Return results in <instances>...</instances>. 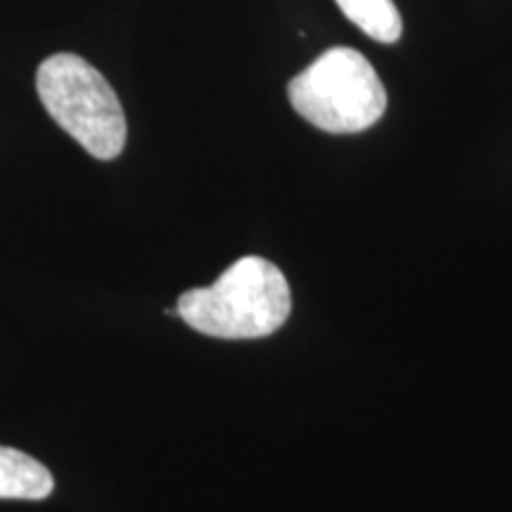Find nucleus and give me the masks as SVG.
Listing matches in <instances>:
<instances>
[{
    "instance_id": "3",
    "label": "nucleus",
    "mask_w": 512,
    "mask_h": 512,
    "mask_svg": "<svg viewBox=\"0 0 512 512\" xmlns=\"http://www.w3.org/2000/svg\"><path fill=\"white\" fill-rule=\"evenodd\" d=\"M292 107L328 133H361L387 110V91L375 67L354 48L325 50L287 86Z\"/></svg>"
},
{
    "instance_id": "1",
    "label": "nucleus",
    "mask_w": 512,
    "mask_h": 512,
    "mask_svg": "<svg viewBox=\"0 0 512 512\" xmlns=\"http://www.w3.org/2000/svg\"><path fill=\"white\" fill-rule=\"evenodd\" d=\"M290 311V283L261 256L235 261L214 285L188 290L176 304L192 330L219 339L268 337L283 328Z\"/></svg>"
},
{
    "instance_id": "5",
    "label": "nucleus",
    "mask_w": 512,
    "mask_h": 512,
    "mask_svg": "<svg viewBox=\"0 0 512 512\" xmlns=\"http://www.w3.org/2000/svg\"><path fill=\"white\" fill-rule=\"evenodd\" d=\"M339 10L358 29L380 43H396L401 38L403 22L392 0H337Z\"/></svg>"
},
{
    "instance_id": "4",
    "label": "nucleus",
    "mask_w": 512,
    "mask_h": 512,
    "mask_svg": "<svg viewBox=\"0 0 512 512\" xmlns=\"http://www.w3.org/2000/svg\"><path fill=\"white\" fill-rule=\"evenodd\" d=\"M50 470L17 448L0 446V498L3 501H43L53 494Z\"/></svg>"
},
{
    "instance_id": "2",
    "label": "nucleus",
    "mask_w": 512,
    "mask_h": 512,
    "mask_svg": "<svg viewBox=\"0 0 512 512\" xmlns=\"http://www.w3.org/2000/svg\"><path fill=\"white\" fill-rule=\"evenodd\" d=\"M36 91L50 117L95 159H114L126 145V117L114 88L74 53L43 60Z\"/></svg>"
}]
</instances>
